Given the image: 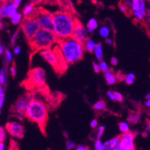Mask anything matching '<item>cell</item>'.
Masks as SVG:
<instances>
[{"instance_id":"cell-1","label":"cell","mask_w":150,"mask_h":150,"mask_svg":"<svg viewBox=\"0 0 150 150\" xmlns=\"http://www.w3.org/2000/svg\"><path fill=\"white\" fill-rule=\"evenodd\" d=\"M61 55L67 64H73L83 58L84 53V43L73 36L58 40Z\"/></svg>"},{"instance_id":"cell-2","label":"cell","mask_w":150,"mask_h":150,"mask_svg":"<svg viewBox=\"0 0 150 150\" xmlns=\"http://www.w3.org/2000/svg\"><path fill=\"white\" fill-rule=\"evenodd\" d=\"M76 19L66 12H56L53 13V32L58 40L72 36L76 25Z\"/></svg>"},{"instance_id":"cell-3","label":"cell","mask_w":150,"mask_h":150,"mask_svg":"<svg viewBox=\"0 0 150 150\" xmlns=\"http://www.w3.org/2000/svg\"><path fill=\"white\" fill-rule=\"evenodd\" d=\"M25 117L30 121L36 122L43 128L48 119V110L46 105L38 99H31L25 114Z\"/></svg>"},{"instance_id":"cell-4","label":"cell","mask_w":150,"mask_h":150,"mask_svg":"<svg viewBox=\"0 0 150 150\" xmlns=\"http://www.w3.org/2000/svg\"><path fill=\"white\" fill-rule=\"evenodd\" d=\"M58 42V38L52 30L43 28H41L31 40H29L30 45L36 50L51 48L52 45Z\"/></svg>"},{"instance_id":"cell-5","label":"cell","mask_w":150,"mask_h":150,"mask_svg":"<svg viewBox=\"0 0 150 150\" xmlns=\"http://www.w3.org/2000/svg\"><path fill=\"white\" fill-rule=\"evenodd\" d=\"M23 33L28 40H31L38 31L41 29L40 24L35 17H25L23 19L20 25Z\"/></svg>"},{"instance_id":"cell-6","label":"cell","mask_w":150,"mask_h":150,"mask_svg":"<svg viewBox=\"0 0 150 150\" xmlns=\"http://www.w3.org/2000/svg\"><path fill=\"white\" fill-rule=\"evenodd\" d=\"M40 54L41 55L42 58L48 63L49 64L51 65L53 68H54V69H57V70L58 69L59 70L61 67H62V65L65 64L60 59V57H62L60 50V56H58V52L52 50L50 48L45 49V50H40Z\"/></svg>"},{"instance_id":"cell-7","label":"cell","mask_w":150,"mask_h":150,"mask_svg":"<svg viewBox=\"0 0 150 150\" xmlns=\"http://www.w3.org/2000/svg\"><path fill=\"white\" fill-rule=\"evenodd\" d=\"M31 100L29 96L27 95H22L21 96L17 99V101L14 102V104L11 107V113L18 118H23L25 117L26 110L28 108V104Z\"/></svg>"},{"instance_id":"cell-8","label":"cell","mask_w":150,"mask_h":150,"mask_svg":"<svg viewBox=\"0 0 150 150\" xmlns=\"http://www.w3.org/2000/svg\"><path fill=\"white\" fill-rule=\"evenodd\" d=\"M35 17L38 20L41 28L47 30L53 29V14L46 11H40L35 13Z\"/></svg>"},{"instance_id":"cell-9","label":"cell","mask_w":150,"mask_h":150,"mask_svg":"<svg viewBox=\"0 0 150 150\" xmlns=\"http://www.w3.org/2000/svg\"><path fill=\"white\" fill-rule=\"evenodd\" d=\"M5 129L11 137L14 138H23L25 134V128L23 124L17 121H11L6 124Z\"/></svg>"},{"instance_id":"cell-10","label":"cell","mask_w":150,"mask_h":150,"mask_svg":"<svg viewBox=\"0 0 150 150\" xmlns=\"http://www.w3.org/2000/svg\"><path fill=\"white\" fill-rule=\"evenodd\" d=\"M29 79L35 85L42 86L46 83V71L41 67H35L29 73Z\"/></svg>"},{"instance_id":"cell-11","label":"cell","mask_w":150,"mask_h":150,"mask_svg":"<svg viewBox=\"0 0 150 150\" xmlns=\"http://www.w3.org/2000/svg\"><path fill=\"white\" fill-rule=\"evenodd\" d=\"M17 13H18V6L15 5L13 2L2 4L0 7V17L2 20L5 17L11 19Z\"/></svg>"},{"instance_id":"cell-12","label":"cell","mask_w":150,"mask_h":150,"mask_svg":"<svg viewBox=\"0 0 150 150\" xmlns=\"http://www.w3.org/2000/svg\"><path fill=\"white\" fill-rule=\"evenodd\" d=\"M72 36L81 43H84L86 40L89 39V33L88 31V28H85L82 24L77 21Z\"/></svg>"},{"instance_id":"cell-13","label":"cell","mask_w":150,"mask_h":150,"mask_svg":"<svg viewBox=\"0 0 150 150\" xmlns=\"http://www.w3.org/2000/svg\"><path fill=\"white\" fill-rule=\"evenodd\" d=\"M120 146L125 150H131L134 149V137L135 134L132 132L122 133L120 136Z\"/></svg>"},{"instance_id":"cell-14","label":"cell","mask_w":150,"mask_h":150,"mask_svg":"<svg viewBox=\"0 0 150 150\" xmlns=\"http://www.w3.org/2000/svg\"><path fill=\"white\" fill-rule=\"evenodd\" d=\"M120 147V137H114L104 143L103 150H117Z\"/></svg>"},{"instance_id":"cell-15","label":"cell","mask_w":150,"mask_h":150,"mask_svg":"<svg viewBox=\"0 0 150 150\" xmlns=\"http://www.w3.org/2000/svg\"><path fill=\"white\" fill-rule=\"evenodd\" d=\"M104 77L107 84H109V85H113V84H116L117 80H118L117 76H116L115 74H114V73L110 70H108L106 71V72H105Z\"/></svg>"},{"instance_id":"cell-16","label":"cell","mask_w":150,"mask_h":150,"mask_svg":"<svg viewBox=\"0 0 150 150\" xmlns=\"http://www.w3.org/2000/svg\"><path fill=\"white\" fill-rule=\"evenodd\" d=\"M94 55L96 58L99 61H102L103 59V48H102V43H96V46L93 50Z\"/></svg>"},{"instance_id":"cell-17","label":"cell","mask_w":150,"mask_h":150,"mask_svg":"<svg viewBox=\"0 0 150 150\" xmlns=\"http://www.w3.org/2000/svg\"><path fill=\"white\" fill-rule=\"evenodd\" d=\"M96 46V43L95 42V40H93V39H88L86 40L84 43V49L87 52H93V50L95 49Z\"/></svg>"},{"instance_id":"cell-18","label":"cell","mask_w":150,"mask_h":150,"mask_svg":"<svg viewBox=\"0 0 150 150\" xmlns=\"http://www.w3.org/2000/svg\"><path fill=\"white\" fill-rule=\"evenodd\" d=\"M140 116H141V114L138 111L130 113L129 117H128V122H130L132 124L137 123L140 119Z\"/></svg>"},{"instance_id":"cell-19","label":"cell","mask_w":150,"mask_h":150,"mask_svg":"<svg viewBox=\"0 0 150 150\" xmlns=\"http://www.w3.org/2000/svg\"><path fill=\"white\" fill-rule=\"evenodd\" d=\"M34 12H35V7L32 4H28L23 9V14L25 17H32Z\"/></svg>"},{"instance_id":"cell-20","label":"cell","mask_w":150,"mask_h":150,"mask_svg":"<svg viewBox=\"0 0 150 150\" xmlns=\"http://www.w3.org/2000/svg\"><path fill=\"white\" fill-rule=\"evenodd\" d=\"M7 78H8V70L5 67L0 69V85L3 88L7 84Z\"/></svg>"},{"instance_id":"cell-21","label":"cell","mask_w":150,"mask_h":150,"mask_svg":"<svg viewBox=\"0 0 150 150\" xmlns=\"http://www.w3.org/2000/svg\"><path fill=\"white\" fill-rule=\"evenodd\" d=\"M99 34L102 38H108L110 34V29L108 25H102L99 30Z\"/></svg>"},{"instance_id":"cell-22","label":"cell","mask_w":150,"mask_h":150,"mask_svg":"<svg viewBox=\"0 0 150 150\" xmlns=\"http://www.w3.org/2000/svg\"><path fill=\"white\" fill-rule=\"evenodd\" d=\"M106 108V104L104 100H99L93 105V108L94 110L100 111V110H105Z\"/></svg>"},{"instance_id":"cell-23","label":"cell","mask_w":150,"mask_h":150,"mask_svg":"<svg viewBox=\"0 0 150 150\" xmlns=\"http://www.w3.org/2000/svg\"><path fill=\"white\" fill-rule=\"evenodd\" d=\"M23 13H20V12H18L16 15H14V16L11 19V21L12 24H13V25H18L20 23H21L23 20Z\"/></svg>"},{"instance_id":"cell-24","label":"cell","mask_w":150,"mask_h":150,"mask_svg":"<svg viewBox=\"0 0 150 150\" xmlns=\"http://www.w3.org/2000/svg\"><path fill=\"white\" fill-rule=\"evenodd\" d=\"M3 54L7 64H11V63H12V61H13V53L11 52V51L10 50L6 49Z\"/></svg>"},{"instance_id":"cell-25","label":"cell","mask_w":150,"mask_h":150,"mask_svg":"<svg viewBox=\"0 0 150 150\" xmlns=\"http://www.w3.org/2000/svg\"><path fill=\"white\" fill-rule=\"evenodd\" d=\"M98 28V22L96 18H91L88 20L87 23V28H91V29H96Z\"/></svg>"},{"instance_id":"cell-26","label":"cell","mask_w":150,"mask_h":150,"mask_svg":"<svg viewBox=\"0 0 150 150\" xmlns=\"http://www.w3.org/2000/svg\"><path fill=\"white\" fill-rule=\"evenodd\" d=\"M119 129L122 133H126V132H129V125L128 122L125 121H122L119 123Z\"/></svg>"},{"instance_id":"cell-27","label":"cell","mask_w":150,"mask_h":150,"mask_svg":"<svg viewBox=\"0 0 150 150\" xmlns=\"http://www.w3.org/2000/svg\"><path fill=\"white\" fill-rule=\"evenodd\" d=\"M135 80V75L133 73H128L126 76H125V82L127 84L130 85V84H132L134 83Z\"/></svg>"},{"instance_id":"cell-28","label":"cell","mask_w":150,"mask_h":150,"mask_svg":"<svg viewBox=\"0 0 150 150\" xmlns=\"http://www.w3.org/2000/svg\"><path fill=\"white\" fill-rule=\"evenodd\" d=\"M19 35H20V29H17V31H15L14 33L12 35L11 38V41L10 44L12 47H14L15 45H16V43H17V40H18Z\"/></svg>"},{"instance_id":"cell-29","label":"cell","mask_w":150,"mask_h":150,"mask_svg":"<svg viewBox=\"0 0 150 150\" xmlns=\"http://www.w3.org/2000/svg\"><path fill=\"white\" fill-rule=\"evenodd\" d=\"M94 149L95 150H103L104 149V143L101 140V139H96L94 142Z\"/></svg>"},{"instance_id":"cell-30","label":"cell","mask_w":150,"mask_h":150,"mask_svg":"<svg viewBox=\"0 0 150 150\" xmlns=\"http://www.w3.org/2000/svg\"><path fill=\"white\" fill-rule=\"evenodd\" d=\"M132 15H133L134 17H135L136 19H137L138 20H141L146 17V13H142L140 12V11L138 10H135V11H132Z\"/></svg>"},{"instance_id":"cell-31","label":"cell","mask_w":150,"mask_h":150,"mask_svg":"<svg viewBox=\"0 0 150 150\" xmlns=\"http://www.w3.org/2000/svg\"><path fill=\"white\" fill-rule=\"evenodd\" d=\"M5 91H4V88L3 87H0V109L2 110V107H3L4 102H5Z\"/></svg>"},{"instance_id":"cell-32","label":"cell","mask_w":150,"mask_h":150,"mask_svg":"<svg viewBox=\"0 0 150 150\" xmlns=\"http://www.w3.org/2000/svg\"><path fill=\"white\" fill-rule=\"evenodd\" d=\"M99 67H100L101 71H102V72H103V73H105V72H106V71L109 70L108 64L105 61H102H102H99Z\"/></svg>"},{"instance_id":"cell-33","label":"cell","mask_w":150,"mask_h":150,"mask_svg":"<svg viewBox=\"0 0 150 150\" xmlns=\"http://www.w3.org/2000/svg\"><path fill=\"white\" fill-rule=\"evenodd\" d=\"M105 129V127L104 125H99L98 126L97 132H96V139H101L102 134H104Z\"/></svg>"},{"instance_id":"cell-34","label":"cell","mask_w":150,"mask_h":150,"mask_svg":"<svg viewBox=\"0 0 150 150\" xmlns=\"http://www.w3.org/2000/svg\"><path fill=\"white\" fill-rule=\"evenodd\" d=\"M7 132H7L6 129L1 126V128H0V141L4 142V140L6 138Z\"/></svg>"},{"instance_id":"cell-35","label":"cell","mask_w":150,"mask_h":150,"mask_svg":"<svg viewBox=\"0 0 150 150\" xmlns=\"http://www.w3.org/2000/svg\"><path fill=\"white\" fill-rule=\"evenodd\" d=\"M139 1L140 0H132V5H131L132 11L137 10V8H138Z\"/></svg>"},{"instance_id":"cell-36","label":"cell","mask_w":150,"mask_h":150,"mask_svg":"<svg viewBox=\"0 0 150 150\" xmlns=\"http://www.w3.org/2000/svg\"><path fill=\"white\" fill-rule=\"evenodd\" d=\"M93 71L96 73H99L101 71L99 63H96V61H93Z\"/></svg>"},{"instance_id":"cell-37","label":"cell","mask_w":150,"mask_h":150,"mask_svg":"<svg viewBox=\"0 0 150 150\" xmlns=\"http://www.w3.org/2000/svg\"><path fill=\"white\" fill-rule=\"evenodd\" d=\"M66 146L68 150H70L76 147V144H75L74 142L72 141V140H67L66 144Z\"/></svg>"},{"instance_id":"cell-38","label":"cell","mask_w":150,"mask_h":150,"mask_svg":"<svg viewBox=\"0 0 150 150\" xmlns=\"http://www.w3.org/2000/svg\"><path fill=\"white\" fill-rule=\"evenodd\" d=\"M115 93V98H116V101H118V102H121L123 101V96H122V94L119 92H114Z\"/></svg>"},{"instance_id":"cell-39","label":"cell","mask_w":150,"mask_h":150,"mask_svg":"<svg viewBox=\"0 0 150 150\" xmlns=\"http://www.w3.org/2000/svg\"><path fill=\"white\" fill-rule=\"evenodd\" d=\"M107 95H108V97L110 99V100H113V101H115L116 100V98H115V93H114V91H109L107 93Z\"/></svg>"},{"instance_id":"cell-40","label":"cell","mask_w":150,"mask_h":150,"mask_svg":"<svg viewBox=\"0 0 150 150\" xmlns=\"http://www.w3.org/2000/svg\"><path fill=\"white\" fill-rule=\"evenodd\" d=\"M90 125L92 129H96L98 127V120L96 119H93L90 122Z\"/></svg>"},{"instance_id":"cell-41","label":"cell","mask_w":150,"mask_h":150,"mask_svg":"<svg viewBox=\"0 0 150 150\" xmlns=\"http://www.w3.org/2000/svg\"><path fill=\"white\" fill-rule=\"evenodd\" d=\"M120 9L122 12L123 13H127L128 11H129V8H128V6L125 4H122V5H120Z\"/></svg>"},{"instance_id":"cell-42","label":"cell","mask_w":150,"mask_h":150,"mask_svg":"<svg viewBox=\"0 0 150 150\" xmlns=\"http://www.w3.org/2000/svg\"><path fill=\"white\" fill-rule=\"evenodd\" d=\"M13 54H19L20 52H21V48H20V46H15L13 47Z\"/></svg>"},{"instance_id":"cell-43","label":"cell","mask_w":150,"mask_h":150,"mask_svg":"<svg viewBox=\"0 0 150 150\" xmlns=\"http://www.w3.org/2000/svg\"><path fill=\"white\" fill-rule=\"evenodd\" d=\"M9 70H10L11 74L13 76H14L15 75L17 74V69H16L14 66H11L10 68H9Z\"/></svg>"},{"instance_id":"cell-44","label":"cell","mask_w":150,"mask_h":150,"mask_svg":"<svg viewBox=\"0 0 150 150\" xmlns=\"http://www.w3.org/2000/svg\"><path fill=\"white\" fill-rule=\"evenodd\" d=\"M110 64H111V65H113V66H116V65H117V64H118V59H117V58H115V57H113V58H111V59H110Z\"/></svg>"},{"instance_id":"cell-45","label":"cell","mask_w":150,"mask_h":150,"mask_svg":"<svg viewBox=\"0 0 150 150\" xmlns=\"http://www.w3.org/2000/svg\"><path fill=\"white\" fill-rule=\"evenodd\" d=\"M105 43L107 45H108V46H110V45H112L113 40L111 39V38H106V40H105Z\"/></svg>"},{"instance_id":"cell-46","label":"cell","mask_w":150,"mask_h":150,"mask_svg":"<svg viewBox=\"0 0 150 150\" xmlns=\"http://www.w3.org/2000/svg\"><path fill=\"white\" fill-rule=\"evenodd\" d=\"M76 150H88V148L84 145H79L78 146L77 148L76 149Z\"/></svg>"},{"instance_id":"cell-47","label":"cell","mask_w":150,"mask_h":150,"mask_svg":"<svg viewBox=\"0 0 150 150\" xmlns=\"http://www.w3.org/2000/svg\"><path fill=\"white\" fill-rule=\"evenodd\" d=\"M5 50H6V49L4 47L3 44H2V43H1V44H0V54H3L4 52H5Z\"/></svg>"},{"instance_id":"cell-48","label":"cell","mask_w":150,"mask_h":150,"mask_svg":"<svg viewBox=\"0 0 150 150\" xmlns=\"http://www.w3.org/2000/svg\"><path fill=\"white\" fill-rule=\"evenodd\" d=\"M22 1H23V0H12V2H13L15 5H17V6H19V5L21 4Z\"/></svg>"},{"instance_id":"cell-49","label":"cell","mask_w":150,"mask_h":150,"mask_svg":"<svg viewBox=\"0 0 150 150\" xmlns=\"http://www.w3.org/2000/svg\"><path fill=\"white\" fill-rule=\"evenodd\" d=\"M144 105L147 108H150V99H146L144 102Z\"/></svg>"},{"instance_id":"cell-50","label":"cell","mask_w":150,"mask_h":150,"mask_svg":"<svg viewBox=\"0 0 150 150\" xmlns=\"http://www.w3.org/2000/svg\"><path fill=\"white\" fill-rule=\"evenodd\" d=\"M5 148V144H4V142H1L0 143V150H4Z\"/></svg>"},{"instance_id":"cell-51","label":"cell","mask_w":150,"mask_h":150,"mask_svg":"<svg viewBox=\"0 0 150 150\" xmlns=\"http://www.w3.org/2000/svg\"><path fill=\"white\" fill-rule=\"evenodd\" d=\"M125 5L127 6H131L132 5V0H125Z\"/></svg>"},{"instance_id":"cell-52","label":"cell","mask_w":150,"mask_h":150,"mask_svg":"<svg viewBox=\"0 0 150 150\" xmlns=\"http://www.w3.org/2000/svg\"><path fill=\"white\" fill-rule=\"evenodd\" d=\"M146 131L148 132H150V120L147 122V125H146Z\"/></svg>"},{"instance_id":"cell-53","label":"cell","mask_w":150,"mask_h":150,"mask_svg":"<svg viewBox=\"0 0 150 150\" xmlns=\"http://www.w3.org/2000/svg\"><path fill=\"white\" fill-rule=\"evenodd\" d=\"M146 14L149 17H150V8H146Z\"/></svg>"},{"instance_id":"cell-54","label":"cell","mask_w":150,"mask_h":150,"mask_svg":"<svg viewBox=\"0 0 150 150\" xmlns=\"http://www.w3.org/2000/svg\"><path fill=\"white\" fill-rule=\"evenodd\" d=\"M88 33H89V34H92L93 32L94 31V30L91 29V28H88Z\"/></svg>"},{"instance_id":"cell-55","label":"cell","mask_w":150,"mask_h":150,"mask_svg":"<svg viewBox=\"0 0 150 150\" xmlns=\"http://www.w3.org/2000/svg\"><path fill=\"white\" fill-rule=\"evenodd\" d=\"M146 99H150V92L146 95Z\"/></svg>"},{"instance_id":"cell-56","label":"cell","mask_w":150,"mask_h":150,"mask_svg":"<svg viewBox=\"0 0 150 150\" xmlns=\"http://www.w3.org/2000/svg\"><path fill=\"white\" fill-rule=\"evenodd\" d=\"M117 150H125V149H122V147H120V148L119 149H117ZM131 150H135V149H131Z\"/></svg>"},{"instance_id":"cell-57","label":"cell","mask_w":150,"mask_h":150,"mask_svg":"<svg viewBox=\"0 0 150 150\" xmlns=\"http://www.w3.org/2000/svg\"><path fill=\"white\" fill-rule=\"evenodd\" d=\"M147 132H147V131H146V132H144V133H143V134H144V137H146V136L147 135V134H146Z\"/></svg>"},{"instance_id":"cell-58","label":"cell","mask_w":150,"mask_h":150,"mask_svg":"<svg viewBox=\"0 0 150 150\" xmlns=\"http://www.w3.org/2000/svg\"><path fill=\"white\" fill-rule=\"evenodd\" d=\"M31 1H32V2H35V1H37V0H31Z\"/></svg>"}]
</instances>
